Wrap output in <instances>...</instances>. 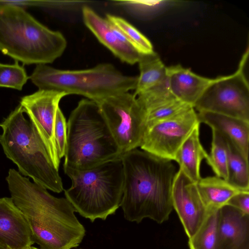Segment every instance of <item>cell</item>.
<instances>
[{"mask_svg":"<svg viewBox=\"0 0 249 249\" xmlns=\"http://www.w3.org/2000/svg\"><path fill=\"white\" fill-rule=\"evenodd\" d=\"M11 198L31 229L35 243L41 249H71L79 246L86 231L65 197H56L47 189L10 169L6 177Z\"/></svg>","mask_w":249,"mask_h":249,"instance_id":"6da1fadb","label":"cell"},{"mask_svg":"<svg viewBox=\"0 0 249 249\" xmlns=\"http://www.w3.org/2000/svg\"><path fill=\"white\" fill-rule=\"evenodd\" d=\"M124 185L121 206L126 220L159 224L173 211L172 190L178 170L172 160L135 149L121 157Z\"/></svg>","mask_w":249,"mask_h":249,"instance_id":"7a4b0ae2","label":"cell"},{"mask_svg":"<svg viewBox=\"0 0 249 249\" xmlns=\"http://www.w3.org/2000/svg\"><path fill=\"white\" fill-rule=\"evenodd\" d=\"M67 40L25 9L0 0V51L25 65L53 63L64 52Z\"/></svg>","mask_w":249,"mask_h":249,"instance_id":"3957f363","label":"cell"},{"mask_svg":"<svg viewBox=\"0 0 249 249\" xmlns=\"http://www.w3.org/2000/svg\"><path fill=\"white\" fill-rule=\"evenodd\" d=\"M19 105L0 124V144L18 172L47 190H64L58 169L45 143Z\"/></svg>","mask_w":249,"mask_h":249,"instance_id":"277c9868","label":"cell"},{"mask_svg":"<svg viewBox=\"0 0 249 249\" xmlns=\"http://www.w3.org/2000/svg\"><path fill=\"white\" fill-rule=\"evenodd\" d=\"M67 127L63 167L85 170L123 155L94 101L81 100L71 112Z\"/></svg>","mask_w":249,"mask_h":249,"instance_id":"5b68a950","label":"cell"},{"mask_svg":"<svg viewBox=\"0 0 249 249\" xmlns=\"http://www.w3.org/2000/svg\"><path fill=\"white\" fill-rule=\"evenodd\" d=\"M63 169L71 180L65 198L82 216L92 222L106 220L121 206L124 185L121 158L87 170Z\"/></svg>","mask_w":249,"mask_h":249,"instance_id":"8992f818","label":"cell"},{"mask_svg":"<svg viewBox=\"0 0 249 249\" xmlns=\"http://www.w3.org/2000/svg\"><path fill=\"white\" fill-rule=\"evenodd\" d=\"M29 78L38 90L82 95L96 103L110 95L135 90L138 81V76L124 75L109 63L81 70L38 64Z\"/></svg>","mask_w":249,"mask_h":249,"instance_id":"52a82bcc","label":"cell"},{"mask_svg":"<svg viewBox=\"0 0 249 249\" xmlns=\"http://www.w3.org/2000/svg\"><path fill=\"white\" fill-rule=\"evenodd\" d=\"M96 103L123 155L140 147L146 127V114L134 94L120 93Z\"/></svg>","mask_w":249,"mask_h":249,"instance_id":"ba28073f","label":"cell"},{"mask_svg":"<svg viewBox=\"0 0 249 249\" xmlns=\"http://www.w3.org/2000/svg\"><path fill=\"white\" fill-rule=\"evenodd\" d=\"M248 56V48L236 71L214 79L194 105V109L249 122V86L244 72Z\"/></svg>","mask_w":249,"mask_h":249,"instance_id":"9c48e42d","label":"cell"},{"mask_svg":"<svg viewBox=\"0 0 249 249\" xmlns=\"http://www.w3.org/2000/svg\"><path fill=\"white\" fill-rule=\"evenodd\" d=\"M198 124L197 113L192 107L146 126L140 147L156 157L174 160L179 147Z\"/></svg>","mask_w":249,"mask_h":249,"instance_id":"30bf717a","label":"cell"},{"mask_svg":"<svg viewBox=\"0 0 249 249\" xmlns=\"http://www.w3.org/2000/svg\"><path fill=\"white\" fill-rule=\"evenodd\" d=\"M66 95L63 92L38 90L22 97L19 104L45 143L54 164L58 168L60 159L56 147L54 124L59 102Z\"/></svg>","mask_w":249,"mask_h":249,"instance_id":"8fae6325","label":"cell"},{"mask_svg":"<svg viewBox=\"0 0 249 249\" xmlns=\"http://www.w3.org/2000/svg\"><path fill=\"white\" fill-rule=\"evenodd\" d=\"M172 202L187 236L191 238L211 213L200 197L196 183L180 169L178 170L173 184Z\"/></svg>","mask_w":249,"mask_h":249,"instance_id":"7c38bea8","label":"cell"},{"mask_svg":"<svg viewBox=\"0 0 249 249\" xmlns=\"http://www.w3.org/2000/svg\"><path fill=\"white\" fill-rule=\"evenodd\" d=\"M82 12L86 26L115 56L121 61L130 65L138 63L141 53L117 28L88 6H84Z\"/></svg>","mask_w":249,"mask_h":249,"instance_id":"4fadbf2b","label":"cell"},{"mask_svg":"<svg viewBox=\"0 0 249 249\" xmlns=\"http://www.w3.org/2000/svg\"><path fill=\"white\" fill-rule=\"evenodd\" d=\"M35 243L30 226L11 197L0 198V249H27Z\"/></svg>","mask_w":249,"mask_h":249,"instance_id":"5bb4252c","label":"cell"},{"mask_svg":"<svg viewBox=\"0 0 249 249\" xmlns=\"http://www.w3.org/2000/svg\"><path fill=\"white\" fill-rule=\"evenodd\" d=\"M214 249H249V215L229 205L219 209Z\"/></svg>","mask_w":249,"mask_h":249,"instance_id":"9a60e30c","label":"cell"},{"mask_svg":"<svg viewBox=\"0 0 249 249\" xmlns=\"http://www.w3.org/2000/svg\"><path fill=\"white\" fill-rule=\"evenodd\" d=\"M169 89L178 100L194 107L214 79L202 77L177 65L166 67Z\"/></svg>","mask_w":249,"mask_h":249,"instance_id":"2e32d148","label":"cell"},{"mask_svg":"<svg viewBox=\"0 0 249 249\" xmlns=\"http://www.w3.org/2000/svg\"><path fill=\"white\" fill-rule=\"evenodd\" d=\"M199 123H204L231 142L249 160V122L219 113L199 111Z\"/></svg>","mask_w":249,"mask_h":249,"instance_id":"e0dca14e","label":"cell"},{"mask_svg":"<svg viewBox=\"0 0 249 249\" xmlns=\"http://www.w3.org/2000/svg\"><path fill=\"white\" fill-rule=\"evenodd\" d=\"M199 125L196 124L178 150L174 161L191 180L196 183L200 178L201 161L206 159L208 154L201 145L199 139Z\"/></svg>","mask_w":249,"mask_h":249,"instance_id":"ac0fdd59","label":"cell"},{"mask_svg":"<svg viewBox=\"0 0 249 249\" xmlns=\"http://www.w3.org/2000/svg\"><path fill=\"white\" fill-rule=\"evenodd\" d=\"M200 197L210 213L227 205L229 200L240 191L225 179L215 176L201 178L196 183Z\"/></svg>","mask_w":249,"mask_h":249,"instance_id":"d6986e66","label":"cell"},{"mask_svg":"<svg viewBox=\"0 0 249 249\" xmlns=\"http://www.w3.org/2000/svg\"><path fill=\"white\" fill-rule=\"evenodd\" d=\"M138 63L140 75L134 93L135 96L167 81L166 67L155 52L141 53Z\"/></svg>","mask_w":249,"mask_h":249,"instance_id":"ffe728a7","label":"cell"},{"mask_svg":"<svg viewBox=\"0 0 249 249\" xmlns=\"http://www.w3.org/2000/svg\"><path fill=\"white\" fill-rule=\"evenodd\" d=\"M228 141L227 181L240 191H249V160Z\"/></svg>","mask_w":249,"mask_h":249,"instance_id":"44dd1931","label":"cell"},{"mask_svg":"<svg viewBox=\"0 0 249 249\" xmlns=\"http://www.w3.org/2000/svg\"><path fill=\"white\" fill-rule=\"evenodd\" d=\"M228 141L218 132L212 130V140L210 154L206 160L215 175L227 179Z\"/></svg>","mask_w":249,"mask_h":249,"instance_id":"7402d4cb","label":"cell"},{"mask_svg":"<svg viewBox=\"0 0 249 249\" xmlns=\"http://www.w3.org/2000/svg\"><path fill=\"white\" fill-rule=\"evenodd\" d=\"M106 18L123 33L139 52L150 53L154 52L152 45L148 38L126 20L110 14H107Z\"/></svg>","mask_w":249,"mask_h":249,"instance_id":"603a6c76","label":"cell"},{"mask_svg":"<svg viewBox=\"0 0 249 249\" xmlns=\"http://www.w3.org/2000/svg\"><path fill=\"white\" fill-rule=\"evenodd\" d=\"M218 210L211 213L195 234L189 238L190 249H214Z\"/></svg>","mask_w":249,"mask_h":249,"instance_id":"cb8c5ba5","label":"cell"},{"mask_svg":"<svg viewBox=\"0 0 249 249\" xmlns=\"http://www.w3.org/2000/svg\"><path fill=\"white\" fill-rule=\"evenodd\" d=\"M137 101L146 112L176 98L171 93L168 80L136 96Z\"/></svg>","mask_w":249,"mask_h":249,"instance_id":"d4e9b609","label":"cell"},{"mask_svg":"<svg viewBox=\"0 0 249 249\" xmlns=\"http://www.w3.org/2000/svg\"><path fill=\"white\" fill-rule=\"evenodd\" d=\"M28 78L25 69L18 61L13 64L0 63V87L21 90Z\"/></svg>","mask_w":249,"mask_h":249,"instance_id":"484cf974","label":"cell"},{"mask_svg":"<svg viewBox=\"0 0 249 249\" xmlns=\"http://www.w3.org/2000/svg\"><path fill=\"white\" fill-rule=\"evenodd\" d=\"M192 107L190 105L174 99L146 112V127L177 116Z\"/></svg>","mask_w":249,"mask_h":249,"instance_id":"4316f807","label":"cell"},{"mask_svg":"<svg viewBox=\"0 0 249 249\" xmlns=\"http://www.w3.org/2000/svg\"><path fill=\"white\" fill-rule=\"evenodd\" d=\"M67 127L66 119L59 107L57 110L54 124V139L58 156L64 157L67 144Z\"/></svg>","mask_w":249,"mask_h":249,"instance_id":"83f0119b","label":"cell"},{"mask_svg":"<svg viewBox=\"0 0 249 249\" xmlns=\"http://www.w3.org/2000/svg\"><path fill=\"white\" fill-rule=\"evenodd\" d=\"M227 205L249 215V191H242L236 193L229 200Z\"/></svg>","mask_w":249,"mask_h":249,"instance_id":"f1b7e54d","label":"cell"},{"mask_svg":"<svg viewBox=\"0 0 249 249\" xmlns=\"http://www.w3.org/2000/svg\"><path fill=\"white\" fill-rule=\"evenodd\" d=\"M38 249L37 248H36L35 247H33L32 246L30 247L29 248H28V249Z\"/></svg>","mask_w":249,"mask_h":249,"instance_id":"f546056e","label":"cell"},{"mask_svg":"<svg viewBox=\"0 0 249 249\" xmlns=\"http://www.w3.org/2000/svg\"></svg>","mask_w":249,"mask_h":249,"instance_id":"4dcf8cb0","label":"cell"}]
</instances>
